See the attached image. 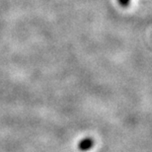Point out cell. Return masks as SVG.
Masks as SVG:
<instances>
[{
	"label": "cell",
	"mask_w": 152,
	"mask_h": 152,
	"mask_svg": "<svg viewBox=\"0 0 152 152\" xmlns=\"http://www.w3.org/2000/svg\"><path fill=\"white\" fill-rule=\"evenodd\" d=\"M94 145V140L92 138H84L78 143V148L81 151H86L92 148Z\"/></svg>",
	"instance_id": "obj_1"
},
{
	"label": "cell",
	"mask_w": 152,
	"mask_h": 152,
	"mask_svg": "<svg viewBox=\"0 0 152 152\" xmlns=\"http://www.w3.org/2000/svg\"><path fill=\"white\" fill-rule=\"evenodd\" d=\"M118 3L121 5V6H124V7H126V6H129V3H130V0H118Z\"/></svg>",
	"instance_id": "obj_2"
}]
</instances>
